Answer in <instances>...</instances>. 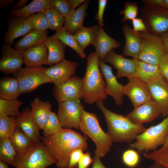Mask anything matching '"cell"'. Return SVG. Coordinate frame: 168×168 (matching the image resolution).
<instances>
[{
    "label": "cell",
    "mask_w": 168,
    "mask_h": 168,
    "mask_svg": "<svg viewBox=\"0 0 168 168\" xmlns=\"http://www.w3.org/2000/svg\"><path fill=\"white\" fill-rule=\"evenodd\" d=\"M87 137L72 129L62 128L52 135L42 137L41 141L50 156L56 161L57 168H67L73 151L87 149Z\"/></svg>",
    "instance_id": "obj_1"
},
{
    "label": "cell",
    "mask_w": 168,
    "mask_h": 168,
    "mask_svg": "<svg viewBox=\"0 0 168 168\" xmlns=\"http://www.w3.org/2000/svg\"><path fill=\"white\" fill-rule=\"evenodd\" d=\"M96 105L104 115L107 133L114 142H130L146 129L143 124L133 123L126 116L110 110L103 101L97 102Z\"/></svg>",
    "instance_id": "obj_2"
},
{
    "label": "cell",
    "mask_w": 168,
    "mask_h": 168,
    "mask_svg": "<svg viewBox=\"0 0 168 168\" xmlns=\"http://www.w3.org/2000/svg\"><path fill=\"white\" fill-rule=\"evenodd\" d=\"M86 72L82 79L83 99L88 104H92L107 98L105 83L99 66V59L93 52L86 57Z\"/></svg>",
    "instance_id": "obj_3"
},
{
    "label": "cell",
    "mask_w": 168,
    "mask_h": 168,
    "mask_svg": "<svg viewBox=\"0 0 168 168\" xmlns=\"http://www.w3.org/2000/svg\"><path fill=\"white\" fill-rule=\"evenodd\" d=\"M79 129L89 137L95 144V155L102 157L109 152L113 141L107 133L102 129L95 113L83 110Z\"/></svg>",
    "instance_id": "obj_4"
},
{
    "label": "cell",
    "mask_w": 168,
    "mask_h": 168,
    "mask_svg": "<svg viewBox=\"0 0 168 168\" xmlns=\"http://www.w3.org/2000/svg\"><path fill=\"white\" fill-rule=\"evenodd\" d=\"M168 134V116L158 124L146 128L129 146L141 152L155 151L164 143Z\"/></svg>",
    "instance_id": "obj_5"
},
{
    "label": "cell",
    "mask_w": 168,
    "mask_h": 168,
    "mask_svg": "<svg viewBox=\"0 0 168 168\" xmlns=\"http://www.w3.org/2000/svg\"><path fill=\"white\" fill-rule=\"evenodd\" d=\"M56 162L41 141L35 143L23 156L16 155L12 166L16 168H46Z\"/></svg>",
    "instance_id": "obj_6"
},
{
    "label": "cell",
    "mask_w": 168,
    "mask_h": 168,
    "mask_svg": "<svg viewBox=\"0 0 168 168\" xmlns=\"http://www.w3.org/2000/svg\"><path fill=\"white\" fill-rule=\"evenodd\" d=\"M46 68L43 66H26L14 74L18 82L21 94L31 92L43 84L52 83L46 73Z\"/></svg>",
    "instance_id": "obj_7"
},
{
    "label": "cell",
    "mask_w": 168,
    "mask_h": 168,
    "mask_svg": "<svg viewBox=\"0 0 168 168\" xmlns=\"http://www.w3.org/2000/svg\"><path fill=\"white\" fill-rule=\"evenodd\" d=\"M138 32L141 45L138 59L151 64L158 65L161 58L167 53L160 35L148 32Z\"/></svg>",
    "instance_id": "obj_8"
},
{
    "label": "cell",
    "mask_w": 168,
    "mask_h": 168,
    "mask_svg": "<svg viewBox=\"0 0 168 168\" xmlns=\"http://www.w3.org/2000/svg\"><path fill=\"white\" fill-rule=\"evenodd\" d=\"M141 9L142 19L148 32L160 35L168 30V11L150 3Z\"/></svg>",
    "instance_id": "obj_9"
},
{
    "label": "cell",
    "mask_w": 168,
    "mask_h": 168,
    "mask_svg": "<svg viewBox=\"0 0 168 168\" xmlns=\"http://www.w3.org/2000/svg\"><path fill=\"white\" fill-rule=\"evenodd\" d=\"M84 107L79 100L58 103L57 114L62 128L79 129Z\"/></svg>",
    "instance_id": "obj_10"
},
{
    "label": "cell",
    "mask_w": 168,
    "mask_h": 168,
    "mask_svg": "<svg viewBox=\"0 0 168 168\" xmlns=\"http://www.w3.org/2000/svg\"><path fill=\"white\" fill-rule=\"evenodd\" d=\"M53 94L58 103L83 99L82 79L73 76L66 82L53 87Z\"/></svg>",
    "instance_id": "obj_11"
},
{
    "label": "cell",
    "mask_w": 168,
    "mask_h": 168,
    "mask_svg": "<svg viewBox=\"0 0 168 168\" xmlns=\"http://www.w3.org/2000/svg\"><path fill=\"white\" fill-rule=\"evenodd\" d=\"M128 79V82L124 86L123 93L129 98L134 108L152 100L147 83L137 77Z\"/></svg>",
    "instance_id": "obj_12"
},
{
    "label": "cell",
    "mask_w": 168,
    "mask_h": 168,
    "mask_svg": "<svg viewBox=\"0 0 168 168\" xmlns=\"http://www.w3.org/2000/svg\"><path fill=\"white\" fill-rule=\"evenodd\" d=\"M1 49L0 72L6 74H15L24 64L22 52L5 43L2 45Z\"/></svg>",
    "instance_id": "obj_13"
},
{
    "label": "cell",
    "mask_w": 168,
    "mask_h": 168,
    "mask_svg": "<svg viewBox=\"0 0 168 168\" xmlns=\"http://www.w3.org/2000/svg\"><path fill=\"white\" fill-rule=\"evenodd\" d=\"M138 59H128L122 55L115 53L114 49L106 55L103 61L112 65L117 70V79L126 77L128 78L136 77V64Z\"/></svg>",
    "instance_id": "obj_14"
},
{
    "label": "cell",
    "mask_w": 168,
    "mask_h": 168,
    "mask_svg": "<svg viewBox=\"0 0 168 168\" xmlns=\"http://www.w3.org/2000/svg\"><path fill=\"white\" fill-rule=\"evenodd\" d=\"M99 66L105 80L106 95L114 98L116 106H121L124 102V86L118 82L113 74L111 68L103 61L99 60Z\"/></svg>",
    "instance_id": "obj_15"
},
{
    "label": "cell",
    "mask_w": 168,
    "mask_h": 168,
    "mask_svg": "<svg viewBox=\"0 0 168 168\" xmlns=\"http://www.w3.org/2000/svg\"><path fill=\"white\" fill-rule=\"evenodd\" d=\"M161 115L160 107L152 100L134 108L126 116L133 123L143 124L152 122Z\"/></svg>",
    "instance_id": "obj_16"
},
{
    "label": "cell",
    "mask_w": 168,
    "mask_h": 168,
    "mask_svg": "<svg viewBox=\"0 0 168 168\" xmlns=\"http://www.w3.org/2000/svg\"><path fill=\"white\" fill-rule=\"evenodd\" d=\"M78 63L64 59L49 68L46 73L54 86L66 82L75 74L78 66Z\"/></svg>",
    "instance_id": "obj_17"
},
{
    "label": "cell",
    "mask_w": 168,
    "mask_h": 168,
    "mask_svg": "<svg viewBox=\"0 0 168 168\" xmlns=\"http://www.w3.org/2000/svg\"><path fill=\"white\" fill-rule=\"evenodd\" d=\"M147 84L152 99L160 107L162 116L166 117L168 116V83L160 77Z\"/></svg>",
    "instance_id": "obj_18"
},
{
    "label": "cell",
    "mask_w": 168,
    "mask_h": 168,
    "mask_svg": "<svg viewBox=\"0 0 168 168\" xmlns=\"http://www.w3.org/2000/svg\"><path fill=\"white\" fill-rule=\"evenodd\" d=\"M16 119L17 127L34 142L41 141L40 129L31 115L30 108H24Z\"/></svg>",
    "instance_id": "obj_19"
},
{
    "label": "cell",
    "mask_w": 168,
    "mask_h": 168,
    "mask_svg": "<svg viewBox=\"0 0 168 168\" xmlns=\"http://www.w3.org/2000/svg\"><path fill=\"white\" fill-rule=\"evenodd\" d=\"M8 28L3 37L5 44L12 45L17 38L24 36L31 28L26 19L9 17L8 20Z\"/></svg>",
    "instance_id": "obj_20"
},
{
    "label": "cell",
    "mask_w": 168,
    "mask_h": 168,
    "mask_svg": "<svg viewBox=\"0 0 168 168\" xmlns=\"http://www.w3.org/2000/svg\"><path fill=\"white\" fill-rule=\"evenodd\" d=\"M22 53L26 66L40 67L47 64L48 50L44 43L27 49Z\"/></svg>",
    "instance_id": "obj_21"
},
{
    "label": "cell",
    "mask_w": 168,
    "mask_h": 168,
    "mask_svg": "<svg viewBox=\"0 0 168 168\" xmlns=\"http://www.w3.org/2000/svg\"><path fill=\"white\" fill-rule=\"evenodd\" d=\"M93 45L99 60L103 61L110 51L120 47L121 44L119 42L109 35L102 26H99Z\"/></svg>",
    "instance_id": "obj_22"
},
{
    "label": "cell",
    "mask_w": 168,
    "mask_h": 168,
    "mask_svg": "<svg viewBox=\"0 0 168 168\" xmlns=\"http://www.w3.org/2000/svg\"><path fill=\"white\" fill-rule=\"evenodd\" d=\"M122 29L125 39L123 54L138 59L141 45L139 32L135 31L129 26L126 24L122 26Z\"/></svg>",
    "instance_id": "obj_23"
},
{
    "label": "cell",
    "mask_w": 168,
    "mask_h": 168,
    "mask_svg": "<svg viewBox=\"0 0 168 168\" xmlns=\"http://www.w3.org/2000/svg\"><path fill=\"white\" fill-rule=\"evenodd\" d=\"M89 3V0H86L77 9L72 10L65 18L63 28L68 33L73 35L77 30L83 26Z\"/></svg>",
    "instance_id": "obj_24"
},
{
    "label": "cell",
    "mask_w": 168,
    "mask_h": 168,
    "mask_svg": "<svg viewBox=\"0 0 168 168\" xmlns=\"http://www.w3.org/2000/svg\"><path fill=\"white\" fill-rule=\"evenodd\" d=\"M31 115L40 130L44 128L50 112L52 105L49 101H43L38 97L30 103Z\"/></svg>",
    "instance_id": "obj_25"
},
{
    "label": "cell",
    "mask_w": 168,
    "mask_h": 168,
    "mask_svg": "<svg viewBox=\"0 0 168 168\" xmlns=\"http://www.w3.org/2000/svg\"><path fill=\"white\" fill-rule=\"evenodd\" d=\"M44 43L48 50L46 65L52 66L64 59L66 45L54 35L48 37Z\"/></svg>",
    "instance_id": "obj_26"
},
{
    "label": "cell",
    "mask_w": 168,
    "mask_h": 168,
    "mask_svg": "<svg viewBox=\"0 0 168 168\" xmlns=\"http://www.w3.org/2000/svg\"><path fill=\"white\" fill-rule=\"evenodd\" d=\"M48 34L47 30H31L15 44L14 48L22 52L27 49L44 43L48 37Z\"/></svg>",
    "instance_id": "obj_27"
},
{
    "label": "cell",
    "mask_w": 168,
    "mask_h": 168,
    "mask_svg": "<svg viewBox=\"0 0 168 168\" xmlns=\"http://www.w3.org/2000/svg\"><path fill=\"white\" fill-rule=\"evenodd\" d=\"M52 7L50 0H34L22 8L12 10L10 13L13 17L26 19L34 14L44 12Z\"/></svg>",
    "instance_id": "obj_28"
},
{
    "label": "cell",
    "mask_w": 168,
    "mask_h": 168,
    "mask_svg": "<svg viewBox=\"0 0 168 168\" xmlns=\"http://www.w3.org/2000/svg\"><path fill=\"white\" fill-rule=\"evenodd\" d=\"M19 84L15 77L5 76L0 80V98L12 100L17 99L21 94Z\"/></svg>",
    "instance_id": "obj_29"
},
{
    "label": "cell",
    "mask_w": 168,
    "mask_h": 168,
    "mask_svg": "<svg viewBox=\"0 0 168 168\" xmlns=\"http://www.w3.org/2000/svg\"><path fill=\"white\" fill-rule=\"evenodd\" d=\"M136 77L147 83L161 76L158 65L151 64L138 59L136 64Z\"/></svg>",
    "instance_id": "obj_30"
},
{
    "label": "cell",
    "mask_w": 168,
    "mask_h": 168,
    "mask_svg": "<svg viewBox=\"0 0 168 168\" xmlns=\"http://www.w3.org/2000/svg\"><path fill=\"white\" fill-rule=\"evenodd\" d=\"M9 139L17 153V156H18L25 154L36 143L34 142L18 127Z\"/></svg>",
    "instance_id": "obj_31"
},
{
    "label": "cell",
    "mask_w": 168,
    "mask_h": 168,
    "mask_svg": "<svg viewBox=\"0 0 168 168\" xmlns=\"http://www.w3.org/2000/svg\"><path fill=\"white\" fill-rule=\"evenodd\" d=\"M99 27L98 25L88 27L83 26L77 30L73 35L77 42L83 50L88 45H93Z\"/></svg>",
    "instance_id": "obj_32"
},
{
    "label": "cell",
    "mask_w": 168,
    "mask_h": 168,
    "mask_svg": "<svg viewBox=\"0 0 168 168\" xmlns=\"http://www.w3.org/2000/svg\"><path fill=\"white\" fill-rule=\"evenodd\" d=\"M54 36L67 45L75 51L82 58H85L84 50L80 46L73 35L67 32L64 28L55 31Z\"/></svg>",
    "instance_id": "obj_33"
},
{
    "label": "cell",
    "mask_w": 168,
    "mask_h": 168,
    "mask_svg": "<svg viewBox=\"0 0 168 168\" xmlns=\"http://www.w3.org/2000/svg\"><path fill=\"white\" fill-rule=\"evenodd\" d=\"M143 156L147 159L168 168V134L161 147L151 152L144 153Z\"/></svg>",
    "instance_id": "obj_34"
},
{
    "label": "cell",
    "mask_w": 168,
    "mask_h": 168,
    "mask_svg": "<svg viewBox=\"0 0 168 168\" xmlns=\"http://www.w3.org/2000/svg\"><path fill=\"white\" fill-rule=\"evenodd\" d=\"M23 104L17 99L7 100L0 98V116L16 117L20 114L19 108Z\"/></svg>",
    "instance_id": "obj_35"
},
{
    "label": "cell",
    "mask_w": 168,
    "mask_h": 168,
    "mask_svg": "<svg viewBox=\"0 0 168 168\" xmlns=\"http://www.w3.org/2000/svg\"><path fill=\"white\" fill-rule=\"evenodd\" d=\"M17 127L16 117L0 116V139H10Z\"/></svg>",
    "instance_id": "obj_36"
},
{
    "label": "cell",
    "mask_w": 168,
    "mask_h": 168,
    "mask_svg": "<svg viewBox=\"0 0 168 168\" xmlns=\"http://www.w3.org/2000/svg\"><path fill=\"white\" fill-rule=\"evenodd\" d=\"M49 25V29L55 31L63 28L65 18L52 7L43 12Z\"/></svg>",
    "instance_id": "obj_37"
},
{
    "label": "cell",
    "mask_w": 168,
    "mask_h": 168,
    "mask_svg": "<svg viewBox=\"0 0 168 168\" xmlns=\"http://www.w3.org/2000/svg\"><path fill=\"white\" fill-rule=\"evenodd\" d=\"M17 155L9 139H0V160L12 165Z\"/></svg>",
    "instance_id": "obj_38"
},
{
    "label": "cell",
    "mask_w": 168,
    "mask_h": 168,
    "mask_svg": "<svg viewBox=\"0 0 168 168\" xmlns=\"http://www.w3.org/2000/svg\"><path fill=\"white\" fill-rule=\"evenodd\" d=\"M26 19L32 30L45 31L49 29V22L43 12L34 14Z\"/></svg>",
    "instance_id": "obj_39"
},
{
    "label": "cell",
    "mask_w": 168,
    "mask_h": 168,
    "mask_svg": "<svg viewBox=\"0 0 168 168\" xmlns=\"http://www.w3.org/2000/svg\"><path fill=\"white\" fill-rule=\"evenodd\" d=\"M62 128L57 114L51 111L46 124L43 130L44 136L52 135L58 132Z\"/></svg>",
    "instance_id": "obj_40"
},
{
    "label": "cell",
    "mask_w": 168,
    "mask_h": 168,
    "mask_svg": "<svg viewBox=\"0 0 168 168\" xmlns=\"http://www.w3.org/2000/svg\"><path fill=\"white\" fill-rule=\"evenodd\" d=\"M122 158L124 164L130 168L136 167L140 161V156L138 151L132 148L124 151Z\"/></svg>",
    "instance_id": "obj_41"
},
{
    "label": "cell",
    "mask_w": 168,
    "mask_h": 168,
    "mask_svg": "<svg viewBox=\"0 0 168 168\" xmlns=\"http://www.w3.org/2000/svg\"><path fill=\"white\" fill-rule=\"evenodd\" d=\"M138 11L137 3L130 1L126 2L124 8L120 12V13L123 16L121 21L125 23L128 20H132L136 18Z\"/></svg>",
    "instance_id": "obj_42"
},
{
    "label": "cell",
    "mask_w": 168,
    "mask_h": 168,
    "mask_svg": "<svg viewBox=\"0 0 168 168\" xmlns=\"http://www.w3.org/2000/svg\"><path fill=\"white\" fill-rule=\"evenodd\" d=\"M50 3L65 18L73 9L69 0H50Z\"/></svg>",
    "instance_id": "obj_43"
},
{
    "label": "cell",
    "mask_w": 168,
    "mask_h": 168,
    "mask_svg": "<svg viewBox=\"0 0 168 168\" xmlns=\"http://www.w3.org/2000/svg\"><path fill=\"white\" fill-rule=\"evenodd\" d=\"M158 65L161 77L168 83V54L166 53L161 58Z\"/></svg>",
    "instance_id": "obj_44"
},
{
    "label": "cell",
    "mask_w": 168,
    "mask_h": 168,
    "mask_svg": "<svg viewBox=\"0 0 168 168\" xmlns=\"http://www.w3.org/2000/svg\"><path fill=\"white\" fill-rule=\"evenodd\" d=\"M84 151L81 148H78L73 151L71 153L68 165L67 168H75L83 155Z\"/></svg>",
    "instance_id": "obj_45"
},
{
    "label": "cell",
    "mask_w": 168,
    "mask_h": 168,
    "mask_svg": "<svg viewBox=\"0 0 168 168\" xmlns=\"http://www.w3.org/2000/svg\"><path fill=\"white\" fill-rule=\"evenodd\" d=\"M98 9L95 16V18L97 21L99 25L103 26L104 25V20L103 15L106 7L107 1V0H98Z\"/></svg>",
    "instance_id": "obj_46"
},
{
    "label": "cell",
    "mask_w": 168,
    "mask_h": 168,
    "mask_svg": "<svg viewBox=\"0 0 168 168\" xmlns=\"http://www.w3.org/2000/svg\"><path fill=\"white\" fill-rule=\"evenodd\" d=\"M133 30L136 32H148L147 27L142 18H136L131 20Z\"/></svg>",
    "instance_id": "obj_47"
},
{
    "label": "cell",
    "mask_w": 168,
    "mask_h": 168,
    "mask_svg": "<svg viewBox=\"0 0 168 168\" xmlns=\"http://www.w3.org/2000/svg\"><path fill=\"white\" fill-rule=\"evenodd\" d=\"M90 153L87 152L84 153L83 156L77 164V168H88L91 164L93 163Z\"/></svg>",
    "instance_id": "obj_48"
},
{
    "label": "cell",
    "mask_w": 168,
    "mask_h": 168,
    "mask_svg": "<svg viewBox=\"0 0 168 168\" xmlns=\"http://www.w3.org/2000/svg\"><path fill=\"white\" fill-rule=\"evenodd\" d=\"M142 2L144 3L155 5L168 11V0H145Z\"/></svg>",
    "instance_id": "obj_49"
},
{
    "label": "cell",
    "mask_w": 168,
    "mask_h": 168,
    "mask_svg": "<svg viewBox=\"0 0 168 168\" xmlns=\"http://www.w3.org/2000/svg\"><path fill=\"white\" fill-rule=\"evenodd\" d=\"M163 45L168 54V30L160 35Z\"/></svg>",
    "instance_id": "obj_50"
},
{
    "label": "cell",
    "mask_w": 168,
    "mask_h": 168,
    "mask_svg": "<svg viewBox=\"0 0 168 168\" xmlns=\"http://www.w3.org/2000/svg\"><path fill=\"white\" fill-rule=\"evenodd\" d=\"M100 158L95 155H94L93 159L92 168H106L101 161Z\"/></svg>",
    "instance_id": "obj_51"
},
{
    "label": "cell",
    "mask_w": 168,
    "mask_h": 168,
    "mask_svg": "<svg viewBox=\"0 0 168 168\" xmlns=\"http://www.w3.org/2000/svg\"><path fill=\"white\" fill-rule=\"evenodd\" d=\"M28 0H20L13 7V11H16L26 6Z\"/></svg>",
    "instance_id": "obj_52"
},
{
    "label": "cell",
    "mask_w": 168,
    "mask_h": 168,
    "mask_svg": "<svg viewBox=\"0 0 168 168\" xmlns=\"http://www.w3.org/2000/svg\"><path fill=\"white\" fill-rule=\"evenodd\" d=\"M86 0H69L73 9L82 4Z\"/></svg>",
    "instance_id": "obj_53"
},
{
    "label": "cell",
    "mask_w": 168,
    "mask_h": 168,
    "mask_svg": "<svg viewBox=\"0 0 168 168\" xmlns=\"http://www.w3.org/2000/svg\"><path fill=\"white\" fill-rule=\"evenodd\" d=\"M14 1V0H0V7H5L11 5Z\"/></svg>",
    "instance_id": "obj_54"
},
{
    "label": "cell",
    "mask_w": 168,
    "mask_h": 168,
    "mask_svg": "<svg viewBox=\"0 0 168 168\" xmlns=\"http://www.w3.org/2000/svg\"><path fill=\"white\" fill-rule=\"evenodd\" d=\"M138 168H143L142 167H139ZM147 168H167L165 166H164L162 165L158 164L156 163H154L151 166Z\"/></svg>",
    "instance_id": "obj_55"
},
{
    "label": "cell",
    "mask_w": 168,
    "mask_h": 168,
    "mask_svg": "<svg viewBox=\"0 0 168 168\" xmlns=\"http://www.w3.org/2000/svg\"><path fill=\"white\" fill-rule=\"evenodd\" d=\"M0 168H9L7 164L3 161L0 160Z\"/></svg>",
    "instance_id": "obj_56"
}]
</instances>
